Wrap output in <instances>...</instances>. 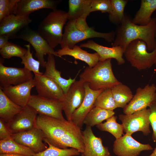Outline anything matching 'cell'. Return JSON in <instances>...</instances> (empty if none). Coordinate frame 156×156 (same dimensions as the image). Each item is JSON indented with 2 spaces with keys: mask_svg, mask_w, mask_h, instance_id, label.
Returning a JSON list of instances; mask_svg holds the SVG:
<instances>
[{
  "mask_svg": "<svg viewBox=\"0 0 156 156\" xmlns=\"http://www.w3.org/2000/svg\"><path fill=\"white\" fill-rule=\"evenodd\" d=\"M115 34L112 47L119 46L125 49L131 42L139 39L146 43L148 50L153 51L156 47V18H152L149 24L142 26L133 23L125 16Z\"/></svg>",
  "mask_w": 156,
  "mask_h": 156,
  "instance_id": "obj_1",
  "label": "cell"
},
{
  "mask_svg": "<svg viewBox=\"0 0 156 156\" xmlns=\"http://www.w3.org/2000/svg\"><path fill=\"white\" fill-rule=\"evenodd\" d=\"M88 16L85 15L67 22L60 44L61 48L67 47L72 49L79 42L92 38H103L108 42L114 41L116 36L114 31L102 33L96 31L94 27H90L88 25L86 21Z\"/></svg>",
  "mask_w": 156,
  "mask_h": 156,
  "instance_id": "obj_2",
  "label": "cell"
},
{
  "mask_svg": "<svg viewBox=\"0 0 156 156\" xmlns=\"http://www.w3.org/2000/svg\"><path fill=\"white\" fill-rule=\"evenodd\" d=\"M111 59L99 61L92 67H87L79 75L80 79L95 90L111 89L120 83L113 73Z\"/></svg>",
  "mask_w": 156,
  "mask_h": 156,
  "instance_id": "obj_3",
  "label": "cell"
},
{
  "mask_svg": "<svg viewBox=\"0 0 156 156\" xmlns=\"http://www.w3.org/2000/svg\"><path fill=\"white\" fill-rule=\"evenodd\" d=\"M68 20L67 12L57 9L53 11L40 22L37 31L54 49L61 43L63 28Z\"/></svg>",
  "mask_w": 156,
  "mask_h": 156,
  "instance_id": "obj_4",
  "label": "cell"
},
{
  "mask_svg": "<svg viewBox=\"0 0 156 156\" xmlns=\"http://www.w3.org/2000/svg\"><path fill=\"white\" fill-rule=\"evenodd\" d=\"M35 127L42 131L44 141L56 146L59 139L66 133L78 126L71 121L62 120L41 114L37 117Z\"/></svg>",
  "mask_w": 156,
  "mask_h": 156,
  "instance_id": "obj_5",
  "label": "cell"
},
{
  "mask_svg": "<svg viewBox=\"0 0 156 156\" xmlns=\"http://www.w3.org/2000/svg\"><path fill=\"white\" fill-rule=\"evenodd\" d=\"M147 49V45L144 41L136 40L128 44L124 54L132 66L139 70H145L156 64V47L150 53Z\"/></svg>",
  "mask_w": 156,
  "mask_h": 156,
  "instance_id": "obj_6",
  "label": "cell"
},
{
  "mask_svg": "<svg viewBox=\"0 0 156 156\" xmlns=\"http://www.w3.org/2000/svg\"><path fill=\"white\" fill-rule=\"evenodd\" d=\"M16 38L27 42L33 46L35 51V55L40 63L41 66L45 67L46 62L44 56L47 54H52L59 57L54 49L51 48L47 42L38 32L27 26L21 31Z\"/></svg>",
  "mask_w": 156,
  "mask_h": 156,
  "instance_id": "obj_7",
  "label": "cell"
},
{
  "mask_svg": "<svg viewBox=\"0 0 156 156\" xmlns=\"http://www.w3.org/2000/svg\"><path fill=\"white\" fill-rule=\"evenodd\" d=\"M149 115V109L146 108L131 114H120L119 118L126 134L131 135L135 132L140 131L147 136L151 133Z\"/></svg>",
  "mask_w": 156,
  "mask_h": 156,
  "instance_id": "obj_8",
  "label": "cell"
},
{
  "mask_svg": "<svg viewBox=\"0 0 156 156\" xmlns=\"http://www.w3.org/2000/svg\"><path fill=\"white\" fill-rule=\"evenodd\" d=\"M84 81L81 79L75 81L61 101L67 120H71L74 112L80 106L85 96Z\"/></svg>",
  "mask_w": 156,
  "mask_h": 156,
  "instance_id": "obj_9",
  "label": "cell"
},
{
  "mask_svg": "<svg viewBox=\"0 0 156 156\" xmlns=\"http://www.w3.org/2000/svg\"><path fill=\"white\" fill-rule=\"evenodd\" d=\"M28 105L32 107L38 114L65 120L62 111V102L60 100L42 97L38 95H31Z\"/></svg>",
  "mask_w": 156,
  "mask_h": 156,
  "instance_id": "obj_10",
  "label": "cell"
},
{
  "mask_svg": "<svg viewBox=\"0 0 156 156\" xmlns=\"http://www.w3.org/2000/svg\"><path fill=\"white\" fill-rule=\"evenodd\" d=\"M156 100V86L148 84L143 88L138 87L131 101L124 108L125 114H132L149 106Z\"/></svg>",
  "mask_w": 156,
  "mask_h": 156,
  "instance_id": "obj_11",
  "label": "cell"
},
{
  "mask_svg": "<svg viewBox=\"0 0 156 156\" xmlns=\"http://www.w3.org/2000/svg\"><path fill=\"white\" fill-rule=\"evenodd\" d=\"M0 88L16 86L33 79L31 72L24 67H7L3 64L4 59L0 58Z\"/></svg>",
  "mask_w": 156,
  "mask_h": 156,
  "instance_id": "obj_12",
  "label": "cell"
},
{
  "mask_svg": "<svg viewBox=\"0 0 156 156\" xmlns=\"http://www.w3.org/2000/svg\"><path fill=\"white\" fill-rule=\"evenodd\" d=\"M38 114L32 107L27 105L7 123L11 134H15L29 130L35 127Z\"/></svg>",
  "mask_w": 156,
  "mask_h": 156,
  "instance_id": "obj_13",
  "label": "cell"
},
{
  "mask_svg": "<svg viewBox=\"0 0 156 156\" xmlns=\"http://www.w3.org/2000/svg\"><path fill=\"white\" fill-rule=\"evenodd\" d=\"M153 149L150 144L141 143L126 133L116 139L113 145V151L117 156H138L142 151Z\"/></svg>",
  "mask_w": 156,
  "mask_h": 156,
  "instance_id": "obj_14",
  "label": "cell"
},
{
  "mask_svg": "<svg viewBox=\"0 0 156 156\" xmlns=\"http://www.w3.org/2000/svg\"><path fill=\"white\" fill-rule=\"evenodd\" d=\"M11 137L16 142L29 148L36 153L43 151L48 148L43 142L44 136L42 131L36 127L27 131L11 134Z\"/></svg>",
  "mask_w": 156,
  "mask_h": 156,
  "instance_id": "obj_15",
  "label": "cell"
},
{
  "mask_svg": "<svg viewBox=\"0 0 156 156\" xmlns=\"http://www.w3.org/2000/svg\"><path fill=\"white\" fill-rule=\"evenodd\" d=\"M34 80L38 95L61 101L64 94L60 86L50 77L43 74H34Z\"/></svg>",
  "mask_w": 156,
  "mask_h": 156,
  "instance_id": "obj_16",
  "label": "cell"
},
{
  "mask_svg": "<svg viewBox=\"0 0 156 156\" xmlns=\"http://www.w3.org/2000/svg\"><path fill=\"white\" fill-rule=\"evenodd\" d=\"M32 21L29 15H10L0 21V35H5L10 39L16 38L17 35Z\"/></svg>",
  "mask_w": 156,
  "mask_h": 156,
  "instance_id": "obj_17",
  "label": "cell"
},
{
  "mask_svg": "<svg viewBox=\"0 0 156 156\" xmlns=\"http://www.w3.org/2000/svg\"><path fill=\"white\" fill-rule=\"evenodd\" d=\"M35 86L33 79L20 84L0 88L11 100L22 108L27 106L31 97V91Z\"/></svg>",
  "mask_w": 156,
  "mask_h": 156,
  "instance_id": "obj_18",
  "label": "cell"
},
{
  "mask_svg": "<svg viewBox=\"0 0 156 156\" xmlns=\"http://www.w3.org/2000/svg\"><path fill=\"white\" fill-rule=\"evenodd\" d=\"M85 94L83 100L80 106L73 114L71 120L80 128L82 127L84 120L92 108L99 95L104 90H93L91 89L88 84L85 83Z\"/></svg>",
  "mask_w": 156,
  "mask_h": 156,
  "instance_id": "obj_19",
  "label": "cell"
},
{
  "mask_svg": "<svg viewBox=\"0 0 156 156\" xmlns=\"http://www.w3.org/2000/svg\"><path fill=\"white\" fill-rule=\"evenodd\" d=\"M84 144V156H105L110 155L108 148L103 145L101 138L94 134L92 127L86 126L82 131Z\"/></svg>",
  "mask_w": 156,
  "mask_h": 156,
  "instance_id": "obj_20",
  "label": "cell"
},
{
  "mask_svg": "<svg viewBox=\"0 0 156 156\" xmlns=\"http://www.w3.org/2000/svg\"><path fill=\"white\" fill-rule=\"evenodd\" d=\"M79 46L95 51L99 56V61H103L114 58L116 60L119 65L123 64L125 62L123 57L125 49L120 46L107 47L99 44L90 40L86 43L81 44Z\"/></svg>",
  "mask_w": 156,
  "mask_h": 156,
  "instance_id": "obj_21",
  "label": "cell"
},
{
  "mask_svg": "<svg viewBox=\"0 0 156 156\" xmlns=\"http://www.w3.org/2000/svg\"><path fill=\"white\" fill-rule=\"evenodd\" d=\"M60 1L53 0H20L16 14L29 15L35 11L45 8L55 10L57 9V6Z\"/></svg>",
  "mask_w": 156,
  "mask_h": 156,
  "instance_id": "obj_22",
  "label": "cell"
},
{
  "mask_svg": "<svg viewBox=\"0 0 156 156\" xmlns=\"http://www.w3.org/2000/svg\"><path fill=\"white\" fill-rule=\"evenodd\" d=\"M45 68V70L43 75L55 81L61 88L64 94L67 92L71 85L76 81L77 76L73 79L70 77L68 79H66L61 77V71L56 68L54 55L53 54L48 55Z\"/></svg>",
  "mask_w": 156,
  "mask_h": 156,
  "instance_id": "obj_23",
  "label": "cell"
},
{
  "mask_svg": "<svg viewBox=\"0 0 156 156\" xmlns=\"http://www.w3.org/2000/svg\"><path fill=\"white\" fill-rule=\"evenodd\" d=\"M59 57L68 55L74 57L75 59L80 60L87 64L88 66L92 67L99 61L100 57L96 52L91 53L83 50L80 46L75 45L73 49L64 47L56 51Z\"/></svg>",
  "mask_w": 156,
  "mask_h": 156,
  "instance_id": "obj_24",
  "label": "cell"
},
{
  "mask_svg": "<svg viewBox=\"0 0 156 156\" xmlns=\"http://www.w3.org/2000/svg\"><path fill=\"white\" fill-rule=\"evenodd\" d=\"M156 10V0H142L140 9L131 21L135 24L146 25L151 21L152 14Z\"/></svg>",
  "mask_w": 156,
  "mask_h": 156,
  "instance_id": "obj_25",
  "label": "cell"
},
{
  "mask_svg": "<svg viewBox=\"0 0 156 156\" xmlns=\"http://www.w3.org/2000/svg\"><path fill=\"white\" fill-rule=\"evenodd\" d=\"M22 108L9 98L0 88V118L7 123Z\"/></svg>",
  "mask_w": 156,
  "mask_h": 156,
  "instance_id": "obj_26",
  "label": "cell"
},
{
  "mask_svg": "<svg viewBox=\"0 0 156 156\" xmlns=\"http://www.w3.org/2000/svg\"><path fill=\"white\" fill-rule=\"evenodd\" d=\"M92 0H69L67 12L68 21L75 20L90 13Z\"/></svg>",
  "mask_w": 156,
  "mask_h": 156,
  "instance_id": "obj_27",
  "label": "cell"
},
{
  "mask_svg": "<svg viewBox=\"0 0 156 156\" xmlns=\"http://www.w3.org/2000/svg\"><path fill=\"white\" fill-rule=\"evenodd\" d=\"M10 153L33 156L36 153L29 148L16 142L11 137L0 140V154Z\"/></svg>",
  "mask_w": 156,
  "mask_h": 156,
  "instance_id": "obj_28",
  "label": "cell"
},
{
  "mask_svg": "<svg viewBox=\"0 0 156 156\" xmlns=\"http://www.w3.org/2000/svg\"><path fill=\"white\" fill-rule=\"evenodd\" d=\"M117 108H125L133 98V95L130 88L122 83L111 89Z\"/></svg>",
  "mask_w": 156,
  "mask_h": 156,
  "instance_id": "obj_29",
  "label": "cell"
},
{
  "mask_svg": "<svg viewBox=\"0 0 156 156\" xmlns=\"http://www.w3.org/2000/svg\"><path fill=\"white\" fill-rule=\"evenodd\" d=\"M113 111L105 109L94 106L85 117L83 124L91 127L102 123V122L114 115Z\"/></svg>",
  "mask_w": 156,
  "mask_h": 156,
  "instance_id": "obj_30",
  "label": "cell"
},
{
  "mask_svg": "<svg viewBox=\"0 0 156 156\" xmlns=\"http://www.w3.org/2000/svg\"><path fill=\"white\" fill-rule=\"evenodd\" d=\"M117 117L114 115L106 120L104 123H102L96 125L100 130L109 132L116 139H118L124 134V128L123 125L116 122Z\"/></svg>",
  "mask_w": 156,
  "mask_h": 156,
  "instance_id": "obj_31",
  "label": "cell"
},
{
  "mask_svg": "<svg viewBox=\"0 0 156 156\" xmlns=\"http://www.w3.org/2000/svg\"><path fill=\"white\" fill-rule=\"evenodd\" d=\"M112 11L109 14V21L115 24H120L125 16L124 10L128 2L125 0H110Z\"/></svg>",
  "mask_w": 156,
  "mask_h": 156,
  "instance_id": "obj_32",
  "label": "cell"
},
{
  "mask_svg": "<svg viewBox=\"0 0 156 156\" xmlns=\"http://www.w3.org/2000/svg\"><path fill=\"white\" fill-rule=\"evenodd\" d=\"M94 105L105 109L113 111L117 108L110 88L104 90L98 96Z\"/></svg>",
  "mask_w": 156,
  "mask_h": 156,
  "instance_id": "obj_33",
  "label": "cell"
},
{
  "mask_svg": "<svg viewBox=\"0 0 156 156\" xmlns=\"http://www.w3.org/2000/svg\"><path fill=\"white\" fill-rule=\"evenodd\" d=\"M49 147L44 151L36 153L33 156H75L79 155L80 153L73 148L62 149L47 143Z\"/></svg>",
  "mask_w": 156,
  "mask_h": 156,
  "instance_id": "obj_34",
  "label": "cell"
},
{
  "mask_svg": "<svg viewBox=\"0 0 156 156\" xmlns=\"http://www.w3.org/2000/svg\"><path fill=\"white\" fill-rule=\"evenodd\" d=\"M26 49L11 42H8L0 49V54L3 58L10 59L13 57L21 58L26 52Z\"/></svg>",
  "mask_w": 156,
  "mask_h": 156,
  "instance_id": "obj_35",
  "label": "cell"
},
{
  "mask_svg": "<svg viewBox=\"0 0 156 156\" xmlns=\"http://www.w3.org/2000/svg\"><path fill=\"white\" fill-rule=\"evenodd\" d=\"M24 46L26 47L27 51L25 55L21 58L22 60L21 63L24 65L25 68L32 71L34 74H43L44 73L39 70L40 62L33 58L32 53L30 51V44L29 43Z\"/></svg>",
  "mask_w": 156,
  "mask_h": 156,
  "instance_id": "obj_36",
  "label": "cell"
},
{
  "mask_svg": "<svg viewBox=\"0 0 156 156\" xmlns=\"http://www.w3.org/2000/svg\"><path fill=\"white\" fill-rule=\"evenodd\" d=\"M20 0H0V21L11 14H16Z\"/></svg>",
  "mask_w": 156,
  "mask_h": 156,
  "instance_id": "obj_37",
  "label": "cell"
},
{
  "mask_svg": "<svg viewBox=\"0 0 156 156\" xmlns=\"http://www.w3.org/2000/svg\"><path fill=\"white\" fill-rule=\"evenodd\" d=\"M110 0H92L90 12L100 11L109 14L112 11Z\"/></svg>",
  "mask_w": 156,
  "mask_h": 156,
  "instance_id": "obj_38",
  "label": "cell"
},
{
  "mask_svg": "<svg viewBox=\"0 0 156 156\" xmlns=\"http://www.w3.org/2000/svg\"><path fill=\"white\" fill-rule=\"evenodd\" d=\"M149 107L150 124L153 130L152 138L153 141L156 142V100Z\"/></svg>",
  "mask_w": 156,
  "mask_h": 156,
  "instance_id": "obj_39",
  "label": "cell"
},
{
  "mask_svg": "<svg viewBox=\"0 0 156 156\" xmlns=\"http://www.w3.org/2000/svg\"><path fill=\"white\" fill-rule=\"evenodd\" d=\"M11 134L7 125V123L0 118V140L11 137Z\"/></svg>",
  "mask_w": 156,
  "mask_h": 156,
  "instance_id": "obj_40",
  "label": "cell"
},
{
  "mask_svg": "<svg viewBox=\"0 0 156 156\" xmlns=\"http://www.w3.org/2000/svg\"><path fill=\"white\" fill-rule=\"evenodd\" d=\"M10 38L4 35H0V49L4 47L9 41Z\"/></svg>",
  "mask_w": 156,
  "mask_h": 156,
  "instance_id": "obj_41",
  "label": "cell"
},
{
  "mask_svg": "<svg viewBox=\"0 0 156 156\" xmlns=\"http://www.w3.org/2000/svg\"><path fill=\"white\" fill-rule=\"evenodd\" d=\"M0 156H25L21 155L16 154L2 153L0 154Z\"/></svg>",
  "mask_w": 156,
  "mask_h": 156,
  "instance_id": "obj_42",
  "label": "cell"
},
{
  "mask_svg": "<svg viewBox=\"0 0 156 156\" xmlns=\"http://www.w3.org/2000/svg\"><path fill=\"white\" fill-rule=\"evenodd\" d=\"M149 156H156V147L153 151V153Z\"/></svg>",
  "mask_w": 156,
  "mask_h": 156,
  "instance_id": "obj_43",
  "label": "cell"
},
{
  "mask_svg": "<svg viewBox=\"0 0 156 156\" xmlns=\"http://www.w3.org/2000/svg\"><path fill=\"white\" fill-rule=\"evenodd\" d=\"M81 156H84V155L83 153H82Z\"/></svg>",
  "mask_w": 156,
  "mask_h": 156,
  "instance_id": "obj_44",
  "label": "cell"
},
{
  "mask_svg": "<svg viewBox=\"0 0 156 156\" xmlns=\"http://www.w3.org/2000/svg\"><path fill=\"white\" fill-rule=\"evenodd\" d=\"M111 156L110 155H106V156Z\"/></svg>",
  "mask_w": 156,
  "mask_h": 156,
  "instance_id": "obj_45",
  "label": "cell"
},
{
  "mask_svg": "<svg viewBox=\"0 0 156 156\" xmlns=\"http://www.w3.org/2000/svg\"></svg>",
  "mask_w": 156,
  "mask_h": 156,
  "instance_id": "obj_46",
  "label": "cell"
}]
</instances>
